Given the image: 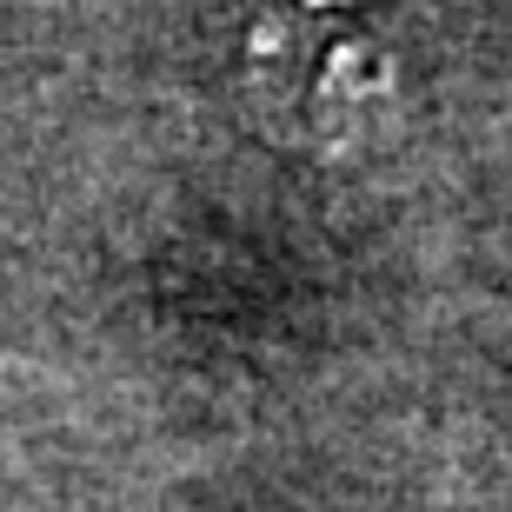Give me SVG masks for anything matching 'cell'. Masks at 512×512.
<instances>
[{"instance_id":"1","label":"cell","mask_w":512,"mask_h":512,"mask_svg":"<svg viewBox=\"0 0 512 512\" xmlns=\"http://www.w3.org/2000/svg\"><path fill=\"white\" fill-rule=\"evenodd\" d=\"M240 94L286 147L346 153L393 133L406 107L393 0H240Z\"/></svg>"}]
</instances>
